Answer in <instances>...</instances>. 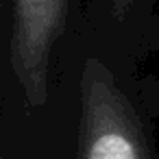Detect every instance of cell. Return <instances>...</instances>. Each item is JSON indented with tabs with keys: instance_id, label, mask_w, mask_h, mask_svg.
<instances>
[{
	"instance_id": "obj_1",
	"label": "cell",
	"mask_w": 159,
	"mask_h": 159,
	"mask_svg": "<svg viewBox=\"0 0 159 159\" xmlns=\"http://www.w3.org/2000/svg\"><path fill=\"white\" fill-rule=\"evenodd\" d=\"M76 159H150L144 126L109 68L87 59L81 72Z\"/></svg>"
},
{
	"instance_id": "obj_2",
	"label": "cell",
	"mask_w": 159,
	"mask_h": 159,
	"mask_svg": "<svg viewBox=\"0 0 159 159\" xmlns=\"http://www.w3.org/2000/svg\"><path fill=\"white\" fill-rule=\"evenodd\" d=\"M63 26L66 0H16L11 63L33 107L46 102L50 55Z\"/></svg>"
},
{
	"instance_id": "obj_3",
	"label": "cell",
	"mask_w": 159,
	"mask_h": 159,
	"mask_svg": "<svg viewBox=\"0 0 159 159\" xmlns=\"http://www.w3.org/2000/svg\"><path fill=\"white\" fill-rule=\"evenodd\" d=\"M135 5V0H111V11H113V16L116 18H124L126 13H129V9Z\"/></svg>"
},
{
	"instance_id": "obj_4",
	"label": "cell",
	"mask_w": 159,
	"mask_h": 159,
	"mask_svg": "<svg viewBox=\"0 0 159 159\" xmlns=\"http://www.w3.org/2000/svg\"><path fill=\"white\" fill-rule=\"evenodd\" d=\"M0 159H2V157H0Z\"/></svg>"
}]
</instances>
